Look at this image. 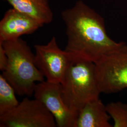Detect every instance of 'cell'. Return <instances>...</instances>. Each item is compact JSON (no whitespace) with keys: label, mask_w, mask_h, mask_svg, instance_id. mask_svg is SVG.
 <instances>
[{"label":"cell","mask_w":127,"mask_h":127,"mask_svg":"<svg viewBox=\"0 0 127 127\" xmlns=\"http://www.w3.org/2000/svg\"><path fill=\"white\" fill-rule=\"evenodd\" d=\"M12 8L26 14L42 25L51 23L53 14L49 0H4Z\"/></svg>","instance_id":"10"},{"label":"cell","mask_w":127,"mask_h":127,"mask_svg":"<svg viewBox=\"0 0 127 127\" xmlns=\"http://www.w3.org/2000/svg\"><path fill=\"white\" fill-rule=\"evenodd\" d=\"M33 95L52 114L57 127H75L77 118L64 102L60 83L44 80L39 82L35 86Z\"/></svg>","instance_id":"7"},{"label":"cell","mask_w":127,"mask_h":127,"mask_svg":"<svg viewBox=\"0 0 127 127\" xmlns=\"http://www.w3.org/2000/svg\"><path fill=\"white\" fill-rule=\"evenodd\" d=\"M95 64V74L101 93H114L127 88V44L121 42Z\"/></svg>","instance_id":"4"},{"label":"cell","mask_w":127,"mask_h":127,"mask_svg":"<svg viewBox=\"0 0 127 127\" xmlns=\"http://www.w3.org/2000/svg\"><path fill=\"white\" fill-rule=\"evenodd\" d=\"M107 112L114 120V127H127V104L112 102L106 105Z\"/></svg>","instance_id":"12"},{"label":"cell","mask_w":127,"mask_h":127,"mask_svg":"<svg viewBox=\"0 0 127 127\" xmlns=\"http://www.w3.org/2000/svg\"><path fill=\"white\" fill-rule=\"evenodd\" d=\"M43 26L27 14L10 9L6 12L0 21V42L31 34Z\"/></svg>","instance_id":"8"},{"label":"cell","mask_w":127,"mask_h":127,"mask_svg":"<svg viewBox=\"0 0 127 127\" xmlns=\"http://www.w3.org/2000/svg\"><path fill=\"white\" fill-rule=\"evenodd\" d=\"M26 97L13 110L0 115V127H56L55 120L40 101Z\"/></svg>","instance_id":"5"},{"label":"cell","mask_w":127,"mask_h":127,"mask_svg":"<svg viewBox=\"0 0 127 127\" xmlns=\"http://www.w3.org/2000/svg\"><path fill=\"white\" fill-rule=\"evenodd\" d=\"M111 116L100 98L85 104L79 112L75 127H112Z\"/></svg>","instance_id":"9"},{"label":"cell","mask_w":127,"mask_h":127,"mask_svg":"<svg viewBox=\"0 0 127 127\" xmlns=\"http://www.w3.org/2000/svg\"><path fill=\"white\" fill-rule=\"evenodd\" d=\"M35 62L46 81L53 83L62 81L73 59L64 50L58 45L53 37L44 45H35Z\"/></svg>","instance_id":"6"},{"label":"cell","mask_w":127,"mask_h":127,"mask_svg":"<svg viewBox=\"0 0 127 127\" xmlns=\"http://www.w3.org/2000/svg\"><path fill=\"white\" fill-rule=\"evenodd\" d=\"M61 16L67 37L64 50L73 60L95 63L121 43L109 37L104 19L81 0L63 10Z\"/></svg>","instance_id":"1"},{"label":"cell","mask_w":127,"mask_h":127,"mask_svg":"<svg viewBox=\"0 0 127 127\" xmlns=\"http://www.w3.org/2000/svg\"><path fill=\"white\" fill-rule=\"evenodd\" d=\"M8 58L2 45L0 43V70L4 71L7 67Z\"/></svg>","instance_id":"13"},{"label":"cell","mask_w":127,"mask_h":127,"mask_svg":"<svg viewBox=\"0 0 127 127\" xmlns=\"http://www.w3.org/2000/svg\"><path fill=\"white\" fill-rule=\"evenodd\" d=\"M16 92L2 74L0 75V115L7 114L19 104Z\"/></svg>","instance_id":"11"},{"label":"cell","mask_w":127,"mask_h":127,"mask_svg":"<svg viewBox=\"0 0 127 127\" xmlns=\"http://www.w3.org/2000/svg\"><path fill=\"white\" fill-rule=\"evenodd\" d=\"M0 43L8 58L7 67L2 74L16 94L31 97L33 95L36 82L44 80L36 65L35 55L27 42L20 38Z\"/></svg>","instance_id":"2"},{"label":"cell","mask_w":127,"mask_h":127,"mask_svg":"<svg viewBox=\"0 0 127 127\" xmlns=\"http://www.w3.org/2000/svg\"><path fill=\"white\" fill-rule=\"evenodd\" d=\"M60 84L64 102L76 118L85 104L99 98L101 93L95 64L90 61L73 60Z\"/></svg>","instance_id":"3"}]
</instances>
